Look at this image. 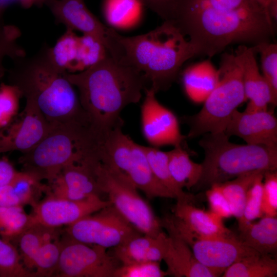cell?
<instances>
[{
  "label": "cell",
  "instance_id": "cell-1",
  "mask_svg": "<svg viewBox=\"0 0 277 277\" xmlns=\"http://www.w3.org/2000/svg\"><path fill=\"white\" fill-rule=\"evenodd\" d=\"M174 22L197 56L212 57L233 44L270 42L273 22L253 0H177Z\"/></svg>",
  "mask_w": 277,
  "mask_h": 277
},
{
  "label": "cell",
  "instance_id": "cell-2",
  "mask_svg": "<svg viewBox=\"0 0 277 277\" xmlns=\"http://www.w3.org/2000/svg\"><path fill=\"white\" fill-rule=\"evenodd\" d=\"M64 75L77 88L81 106L99 137L123 126L121 112L127 106L138 103L148 87L141 72L110 55L83 71L64 72Z\"/></svg>",
  "mask_w": 277,
  "mask_h": 277
},
{
  "label": "cell",
  "instance_id": "cell-3",
  "mask_svg": "<svg viewBox=\"0 0 277 277\" xmlns=\"http://www.w3.org/2000/svg\"><path fill=\"white\" fill-rule=\"evenodd\" d=\"M13 61L8 71L10 84L36 105L51 127L72 122L90 124L73 85L53 61L50 47L46 45L32 56Z\"/></svg>",
  "mask_w": 277,
  "mask_h": 277
},
{
  "label": "cell",
  "instance_id": "cell-4",
  "mask_svg": "<svg viewBox=\"0 0 277 277\" xmlns=\"http://www.w3.org/2000/svg\"><path fill=\"white\" fill-rule=\"evenodd\" d=\"M118 39L124 53L122 64L141 72L156 93L168 90L180 75L184 64L197 56L194 46L172 21H164L142 34H119Z\"/></svg>",
  "mask_w": 277,
  "mask_h": 277
},
{
  "label": "cell",
  "instance_id": "cell-5",
  "mask_svg": "<svg viewBox=\"0 0 277 277\" xmlns=\"http://www.w3.org/2000/svg\"><path fill=\"white\" fill-rule=\"evenodd\" d=\"M100 140L88 124L52 127L34 148L19 158L23 171L51 183L68 165L95 155Z\"/></svg>",
  "mask_w": 277,
  "mask_h": 277
},
{
  "label": "cell",
  "instance_id": "cell-6",
  "mask_svg": "<svg viewBox=\"0 0 277 277\" xmlns=\"http://www.w3.org/2000/svg\"><path fill=\"white\" fill-rule=\"evenodd\" d=\"M202 136L199 144L205 157L201 177L193 188L196 191L248 172L277 169V147L233 143L224 132Z\"/></svg>",
  "mask_w": 277,
  "mask_h": 277
},
{
  "label": "cell",
  "instance_id": "cell-7",
  "mask_svg": "<svg viewBox=\"0 0 277 277\" xmlns=\"http://www.w3.org/2000/svg\"><path fill=\"white\" fill-rule=\"evenodd\" d=\"M216 85L197 113L182 118L189 127L186 138L224 132L233 112L246 101L240 61L234 54L221 56Z\"/></svg>",
  "mask_w": 277,
  "mask_h": 277
},
{
  "label": "cell",
  "instance_id": "cell-8",
  "mask_svg": "<svg viewBox=\"0 0 277 277\" xmlns=\"http://www.w3.org/2000/svg\"><path fill=\"white\" fill-rule=\"evenodd\" d=\"M94 172L101 194H106L116 210L140 233L156 237L163 231L161 219L125 176L100 161L95 165Z\"/></svg>",
  "mask_w": 277,
  "mask_h": 277
},
{
  "label": "cell",
  "instance_id": "cell-9",
  "mask_svg": "<svg viewBox=\"0 0 277 277\" xmlns=\"http://www.w3.org/2000/svg\"><path fill=\"white\" fill-rule=\"evenodd\" d=\"M162 225L168 234L184 241L191 248L196 259L203 265L221 272L241 259L256 253L241 242L236 236L207 238L190 230L173 214L162 219Z\"/></svg>",
  "mask_w": 277,
  "mask_h": 277
},
{
  "label": "cell",
  "instance_id": "cell-10",
  "mask_svg": "<svg viewBox=\"0 0 277 277\" xmlns=\"http://www.w3.org/2000/svg\"><path fill=\"white\" fill-rule=\"evenodd\" d=\"M65 233L77 241L106 248L116 247L142 234L111 204L67 226Z\"/></svg>",
  "mask_w": 277,
  "mask_h": 277
},
{
  "label": "cell",
  "instance_id": "cell-11",
  "mask_svg": "<svg viewBox=\"0 0 277 277\" xmlns=\"http://www.w3.org/2000/svg\"><path fill=\"white\" fill-rule=\"evenodd\" d=\"M61 249L54 276L113 277L120 262L107 248L83 243L67 234L61 239Z\"/></svg>",
  "mask_w": 277,
  "mask_h": 277
},
{
  "label": "cell",
  "instance_id": "cell-12",
  "mask_svg": "<svg viewBox=\"0 0 277 277\" xmlns=\"http://www.w3.org/2000/svg\"><path fill=\"white\" fill-rule=\"evenodd\" d=\"M48 5L56 21L67 29L91 36L106 48L110 55L122 63L124 53L116 31L102 23L87 8L84 0H52Z\"/></svg>",
  "mask_w": 277,
  "mask_h": 277
},
{
  "label": "cell",
  "instance_id": "cell-13",
  "mask_svg": "<svg viewBox=\"0 0 277 277\" xmlns=\"http://www.w3.org/2000/svg\"><path fill=\"white\" fill-rule=\"evenodd\" d=\"M51 128L36 105L26 100L24 110L0 129V153L28 152L42 140Z\"/></svg>",
  "mask_w": 277,
  "mask_h": 277
},
{
  "label": "cell",
  "instance_id": "cell-14",
  "mask_svg": "<svg viewBox=\"0 0 277 277\" xmlns=\"http://www.w3.org/2000/svg\"><path fill=\"white\" fill-rule=\"evenodd\" d=\"M141 106L143 135L152 147L182 145L186 136L182 134L177 118L170 110L157 100L154 90L147 87Z\"/></svg>",
  "mask_w": 277,
  "mask_h": 277
},
{
  "label": "cell",
  "instance_id": "cell-15",
  "mask_svg": "<svg viewBox=\"0 0 277 277\" xmlns=\"http://www.w3.org/2000/svg\"><path fill=\"white\" fill-rule=\"evenodd\" d=\"M111 204L96 195L83 200H71L47 194L32 207L31 215L34 223L58 228L69 226Z\"/></svg>",
  "mask_w": 277,
  "mask_h": 277
},
{
  "label": "cell",
  "instance_id": "cell-16",
  "mask_svg": "<svg viewBox=\"0 0 277 277\" xmlns=\"http://www.w3.org/2000/svg\"><path fill=\"white\" fill-rule=\"evenodd\" d=\"M107 168L125 176L149 199L175 198L153 174L143 146L134 142L115 155Z\"/></svg>",
  "mask_w": 277,
  "mask_h": 277
},
{
  "label": "cell",
  "instance_id": "cell-17",
  "mask_svg": "<svg viewBox=\"0 0 277 277\" xmlns=\"http://www.w3.org/2000/svg\"><path fill=\"white\" fill-rule=\"evenodd\" d=\"M98 159L88 158L81 163L65 167L58 175L48 184L46 194L71 200H83L100 196L94 166Z\"/></svg>",
  "mask_w": 277,
  "mask_h": 277
},
{
  "label": "cell",
  "instance_id": "cell-18",
  "mask_svg": "<svg viewBox=\"0 0 277 277\" xmlns=\"http://www.w3.org/2000/svg\"><path fill=\"white\" fill-rule=\"evenodd\" d=\"M224 132L246 144L277 147V120L271 110L243 112L235 110Z\"/></svg>",
  "mask_w": 277,
  "mask_h": 277
},
{
  "label": "cell",
  "instance_id": "cell-19",
  "mask_svg": "<svg viewBox=\"0 0 277 277\" xmlns=\"http://www.w3.org/2000/svg\"><path fill=\"white\" fill-rule=\"evenodd\" d=\"M235 54L242 67L243 82L246 101L249 100L245 111H258L268 109L270 104L276 105L277 96L272 91L262 74L259 71L252 47L240 45Z\"/></svg>",
  "mask_w": 277,
  "mask_h": 277
},
{
  "label": "cell",
  "instance_id": "cell-20",
  "mask_svg": "<svg viewBox=\"0 0 277 277\" xmlns=\"http://www.w3.org/2000/svg\"><path fill=\"white\" fill-rule=\"evenodd\" d=\"M169 275L176 277H217L218 271L206 267L195 257L189 246L180 238L168 234L163 260Z\"/></svg>",
  "mask_w": 277,
  "mask_h": 277
},
{
  "label": "cell",
  "instance_id": "cell-21",
  "mask_svg": "<svg viewBox=\"0 0 277 277\" xmlns=\"http://www.w3.org/2000/svg\"><path fill=\"white\" fill-rule=\"evenodd\" d=\"M173 214L179 219L190 230L207 238L232 237L236 236L227 228L223 219L212 212L194 206L188 202H176Z\"/></svg>",
  "mask_w": 277,
  "mask_h": 277
},
{
  "label": "cell",
  "instance_id": "cell-22",
  "mask_svg": "<svg viewBox=\"0 0 277 277\" xmlns=\"http://www.w3.org/2000/svg\"><path fill=\"white\" fill-rule=\"evenodd\" d=\"M167 239L168 235L164 231L156 237L141 234L112 248V254L122 265L144 261L161 262L165 254Z\"/></svg>",
  "mask_w": 277,
  "mask_h": 277
},
{
  "label": "cell",
  "instance_id": "cell-23",
  "mask_svg": "<svg viewBox=\"0 0 277 277\" xmlns=\"http://www.w3.org/2000/svg\"><path fill=\"white\" fill-rule=\"evenodd\" d=\"M184 91L195 103H203L215 87L218 70L209 60L200 62L185 69L181 73Z\"/></svg>",
  "mask_w": 277,
  "mask_h": 277
},
{
  "label": "cell",
  "instance_id": "cell-24",
  "mask_svg": "<svg viewBox=\"0 0 277 277\" xmlns=\"http://www.w3.org/2000/svg\"><path fill=\"white\" fill-rule=\"evenodd\" d=\"M239 229L238 237L244 244L262 254L274 255L277 249L276 216L263 215Z\"/></svg>",
  "mask_w": 277,
  "mask_h": 277
},
{
  "label": "cell",
  "instance_id": "cell-25",
  "mask_svg": "<svg viewBox=\"0 0 277 277\" xmlns=\"http://www.w3.org/2000/svg\"><path fill=\"white\" fill-rule=\"evenodd\" d=\"M145 7L140 0H103L102 9L109 27L127 31L141 23Z\"/></svg>",
  "mask_w": 277,
  "mask_h": 277
},
{
  "label": "cell",
  "instance_id": "cell-26",
  "mask_svg": "<svg viewBox=\"0 0 277 277\" xmlns=\"http://www.w3.org/2000/svg\"><path fill=\"white\" fill-rule=\"evenodd\" d=\"M168 154L169 168L174 181L182 189L193 188L201 176V163L192 161L182 145L174 146Z\"/></svg>",
  "mask_w": 277,
  "mask_h": 277
},
{
  "label": "cell",
  "instance_id": "cell-27",
  "mask_svg": "<svg viewBox=\"0 0 277 277\" xmlns=\"http://www.w3.org/2000/svg\"><path fill=\"white\" fill-rule=\"evenodd\" d=\"M277 261L273 255L256 253L235 262L223 272V277H275Z\"/></svg>",
  "mask_w": 277,
  "mask_h": 277
},
{
  "label": "cell",
  "instance_id": "cell-28",
  "mask_svg": "<svg viewBox=\"0 0 277 277\" xmlns=\"http://www.w3.org/2000/svg\"><path fill=\"white\" fill-rule=\"evenodd\" d=\"M57 229L34 223L12 242L16 243L18 246L17 249L24 266L33 274V264L36 254L46 241L59 234Z\"/></svg>",
  "mask_w": 277,
  "mask_h": 277
},
{
  "label": "cell",
  "instance_id": "cell-29",
  "mask_svg": "<svg viewBox=\"0 0 277 277\" xmlns=\"http://www.w3.org/2000/svg\"><path fill=\"white\" fill-rule=\"evenodd\" d=\"M151 169L157 180L175 197L177 202L193 203L194 196L183 191L173 180L168 165V151L154 147L144 146Z\"/></svg>",
  "mask_w": 277,
  "mask_h": 277
},
{
  "label": "cell",
  "instance_id": "cell-30",
  "mask_svg": "<svg viewBox=\"0 0 277 277\" xmlns=\"http://www.w3.org/2000/svg\"><path fill=\"white\" fill-rule=\"evenodd\" d=\"M262 170H256L219 184L230 205L232 216L240 222L243 217L247 191L256 176Z\"/></svg>",
  "mask_w": 277,
  "mask_h": 277
},
{
  "label": "cell",
  "instance_id": "cell-31",
  "mask_svg": "<svg viewBox=\"0 0 277 277\" xmlns=\"http://www.w3.org/2000/svg\"><path fill=\"white\" fill-rule=\"evenodd\" d=\"M34 224L22 206H0V236L12 243Z\"/></svg>",
  "mask_w": 277,
  "mask_h": 277
},
{
  "label": "cell",
  "instance_id": "cell-32",
  "mask_svg": "<svg viewBox=\"0 0 277 277\" xmlns=\"http://www.w3.org/2000/svg\"><path fill=\"white\" fill-rule=\"evenodd\" d=\"M42 182L27 172L17 171L10 184L22 205H28L32 207L40 201L42 194L46 193L47 191L48 185Z\"/></svg>",
  "mask_w": 277,
  "mask_h": 277
},
{
  "label": "cell",
  "instance_id": "cell-33",
  "mask_svg": "<svg viewBox=\"0 0 277 277\" xmlns=\"http://www.w3.org/2000/svg\"><path fill=\"white\" fill-rule=\"evenodd\" d=\"M58 235L46 241L38 250L33 264L34 277L55 276L61 249Z\"/></svg>",
  "mask_w": 277,
  "mask_h": 277
},
{
  "label": "cell",
  "instance_id": "cell-34",
  "mask_svg": "<svg viewBox=\"0 0 277 277\" xmlns=\"http://www.w3.org/2000/svg\"><path fill=\"white\" fill-rule=\"evenodd\" d=\"M78 41V36L73 31L67 29L55 46L50 48L51 58L62 71L75 72Z\"/></svg>",
  "mask_w": 277,
  "mask_h": 277
},
{
  "label": "cell",
  "instance_id": "cell-35",
  "mask_svg": "<svg viewBox=\"0 0 277 277\" xmlns=\"http://www.w3.org/2000/svg\"><path fill=\"white\" fill-rule=\"evenodd\" d=\"M0 277H34L24 266L16 246L1 237Z\"/></svg>",
  "mask_w": 277,
  "mask_h": 277
},
{
  "label": "cell",
  "instance_id": "cell-36",
  "mask_svg": "<svg viewBox=\"0 0 277 277\" xmlns=\"http://www.w3.org/2000/svg\"><path fill=\"white\" fill-rule=\"evenodd\" d=\"M109 55L104 46L94 37L84 34L78 36L75 72L87 69Z\"/></svg>",
  "mask_w": 277,
  "mask_h": 277
},
{
  "label": "cell",
  "instance_id": "cell-37",
  "mask_svg": "<svg viewBox=\"0 0 277 277\" xmlns=\"http://www.w3.org/2000/svg\"><path fill=\"white\" fill-rule=\"evenodd\" d=\"M260 172L255 178L247 191L243 215L238 223L239 229L252 221L264 215L262 209L264 174Z\"/></svg>",
  "mask_w": 277,
  "mask_h": 277
},
{
  "label": "cell",
  "instance_id": "cell-38",
  "mask_svg": "<svg viewBox=\"0 0 277 277\" xmlns=\"http://www.w3.org/2000/svg\"><path fill=\"white\" fill-rule=\"evenodd\" d=\"M21 35L19 29L14 25H3L0 28V78L6 72L3 61L8 56L14 60L26 56L24 49L17 43Z\"/></svg>",
  "mask_w": 277,
  "mask_h": 277
},
{
  "label": "cell",
  "instance_id": "cell-39",
  "mask_svg": "<svg viewBox=\"0 0 277 277\" xmlns=\"http://www.w3.org/2000/svg\"><path fill=\"white\" fill-rule=\"evenodd\" d=\"M261 57L262 75L273 93L277 96V45L265 42L252 46Z\"/></svg>",
  "mask_w": 277,
  "mask_h": 277
},
{
  "label": "cell",
  "instance_id": "cell-40",
  "mask_svg": "<svg viewBox=\"0 0 277 277\" xmlns=\"http://www.w3.org/2000/svg\"><path fill=\"white\" fill-rule=\"evenodd\" d=\"M21 97V92L17 86L11 84H1L0 129L8 125L18 114Z\"/></svg>",
  "mask_w": 277,
  "mask_h": 277
},
{
  "label": "cell",
  "instance_id": "cell-41",
  "mask_svg": "<svg viewBox=\"0 0 277 277\" xmlns=\"http://www.w3.org/2000/svg\"><path fill=\"white\" fill-rule=\"evenodd\" d=\"M160 262L144 261L122 265L115 271L113 277H164L169 275L162 269Z\"/></svg>",
  "mask_w": 277,
  "mask_h": 277
},
{
  "label": "cell",
  "instance_id": "cell-42",
  "mask_svg": "<svg viewBox=\"0 0 277 277\" xmlns=\"http://www.w3.org/2000/svg\"><path fill=\"white\" fill-rule=\"evenodd\" d=\"M262 209L264 215H277V172L266 171L264 174Z\"/></svg>",
  "mask_w": 277,
  "mask_h": 277
},
{
  "label": "cell",
  "instance_id": "cell-43",
  "mask_svg": "<svg viewBox=\"0 0 277 277\" xmlns=\"http://www.w3.org/2000/svg\"><path fill=\"white\" fill-rule=\"evenodd\" d=\"M205 193L212 212L222 219L232 216L228 202L218 184L211 186Z\"/></svg>",
  "mask_w": 277,
  "mask_h": 277
},
{
  "label": "cell",
  "instance_id": "cell-44",
  "mask_svg": "<svg viewBox=\"0 0 277 277\" xmlns=\"http://www.w3.org/2000/svg\"><path fill=\"white\" fill-rule=\"evenodd\" d=\"M164 21H173L177 0H140Z\"/></svg>",
  "mask_w": 277,
  "mask_h": 277
},
{
  "label": "cell",
  "instance_id": "cell-45",
  "mask_svg": "<svg viewBox=\"0 0 277 277\" xmlns=\"http://www.w3.org/2000/svg\"><path fill=\"white\" fill-rule=\"evenodd\" d=\"M17 171L6 158L0 159V189L8 184Z\"/></svg>",
  "mask_w": 277,
  "mask_h": 277
},
{
  "label": "cell",
  "instance_id": "cell-46",
  "mask_svg": "<svg viewBox=\"0 0 277 277\" xmlns=\"http://www.w3.org/2000/svg\"><path fill=\"white\" fill-rule=\"evenodd\" d=\"M265 8L273 22L277 20V0H267Z\"/></svg>",
  "mask_w": 277,
  "mask_h": 277
},
{
  "label": "cell",
  "instance_id": "cell-47",
  "mask_svg": "<svg viewBox=\"0 0 277 277\" xmlns=\"http://www.w3.org/2000/svg\"><path fill=\"white\" fill-rule=\"evenodd\" d=\"M15 0H0V28L4 25L2 22L3 15L6 8Z\"/></svg>",
  "mask_w": 277,
  "mask_h": 277
},
{
  "label": "cell",
  "instance_id": "cell-48",
  "mask_svg": "<svg viewBox=\"0 0 277 277\" xmlns=\"http://www.w3.org/2000/svg\"><path fill=\"white\" fill-rule=\"evenodd\" d=\"M16 1V0H15ZM19 1L22 5L26 7L31 6L33 4H34L36 0H18Z\"/></svg>",
  "mask_w": 277,
  "mask_h": 277
},
{
  "label": "cell",
  "instance_id": "cell-49",
  "mask_svg": "<svg viewBox=\"0 0 277 277\" xmlns=\"http://www.w3.org/2000/svg\"><path fill=\"white\" fill-rule=\"evenodd\" d=\"M253 1L259 4L260 5H262V6H264L265 7V4H266L267 0H253Z\"/></svg>",
  "mask_w": 277,
  "mask_h": 277
},
{
  "label": "cell",
  "instance_id": "cell-50",
  "mask_svg": "<svg viewBox=\"0 0 277 277\" xmlns=\"http://www.w3.org/2000/svg\"><path fill=\"white\" fill-rule=\"evenodd\" d=\"M52 1V0H36L35 3L42 2H48V1Z\"/></svg>",
  "mask_w": 277,
  "mask_h": 277
}]
</instances>
